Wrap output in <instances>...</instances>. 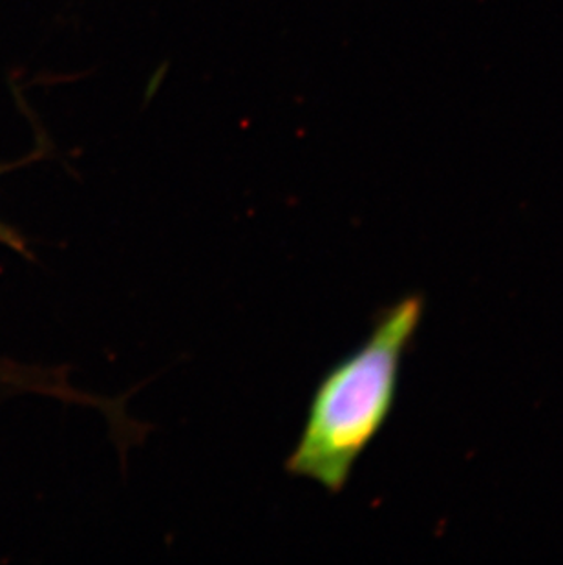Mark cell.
Wrapping results in <instances>:
<instances>
[{"instance_id": "obj_1", "label": "cell", "mask_w": 563, "mask_h": 565, "mask_svg": "<svg viewBox=\"0 0 563 565\" xmlns=\"http://www.w3.org/2000/svg\"><path fill=\"white\" fill-rule=\"evenodd\" d=\"M425 297L410 294L379 311L355 352L320 379L284 470L326 492L344 491L355 463L395 408L404 358L425 317Z\"/></svg>"}, {"instance_id": "obj_2", "label": "cell", "mask_w": 563, "mask_h": 565, "mask_svg": "<svg viewBox=\"0 0 563 565\" xmlns=\"http://www.w3.org/2000/svg\"><path fill=\"white\" fill-rule=\"evenodd\" d=\"M0 242L6 244V246H11L17 252L26 253V247H24V241H22L19 233L10 230V227H6V225L0 224Z\"/></svg>"}]
</instances>
